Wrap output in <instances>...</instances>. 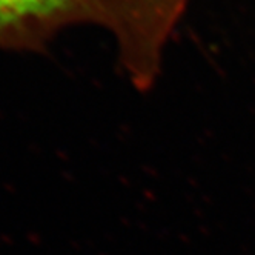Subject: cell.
<instances>
[{
	"label": "cell",
	"mask_w": 255,
	"mask_h": 255,
	"mask_svg": "<svg viewBox=\"0 0 255 255\" xmlns=\"http://www.w3.org/2000/svg\"><path fill=\"white\" fill-rule=\"evenodd\" d=\"M189 0H0V49L43 51L59 34L93 26L111 39L134 86L154 85Z\"/></svg>",
	"instance_id": "6da1fadb"
}]
</instances>
